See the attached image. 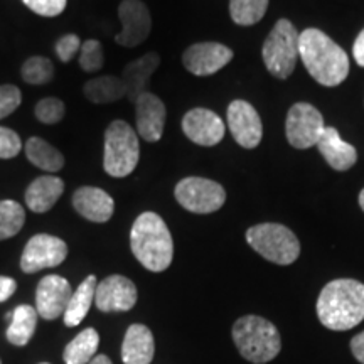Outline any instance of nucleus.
<instances>
[{"label": "nucleus", "mask_w": 364, "mask_h": 364, "mask_svg": "<svg viewBox=\"0 0 364 364\" xmlns=\"http://www.w3.org/2000/svg\"><path fill=\"white\" fill-rule=\"evenodd\" d=\"M247 241L255 252L277 265H290L300 255V243L294 231L277 223L252 226L247 231Z\"/></svg>", "instance_id": "nucleus-6"}, {"label": "nucleus", "mask_w": 364, "mask_h": 364, "mask_svg": "<svg viewBox=\"0 0 364 364\" xmlns=\"http://www.w3.org/2000/svg\"><path fill=\"white\" fill-rule=\"evenodd\" d=\"M21 75L26 83L46 85L54 78V66L51 59L43 56H33L22 65Z\"/></svg>", "instance_id": "nucleus-30"}, {"label": "nucleus", "mask_w": 364, "mask_h": 364, "mask_svg": "<svg viewBox=\"0 0 364 364\" xmlns=\"http://www.w3.org/2000/svg\"><path fill=\"white\" fill-rule=\"evenodd\" d=\"M136 113V132L145 142H159L164 135L166 127V105L154 93L140 95L135 102Z\"/></svg>", "instance_id": "nucleus-17"}, {"label": "nucleus", "mask_w": 364, "mask_h": 364, "mask_svg": "<svg viewBox=\"0 0 364 364\" xmlns=\"http://www.w3.org/2000/svg\"><path fill=\"white\" fill-rule=\"evenodd\" d=\"M73 206L78 215L93 223L110 221L115 211V201L112 196L107 191L93 188V186H83L76 189L73 194Z\"/></svg>", "instance_id": "nucleus-18"}, {"label": "nucleus", "mask_w": 364, "mask_h": 364, "mask_svg": "<svg viewBox=\"0 0 364 364\" xmlns=\"http://www.w3.org/2000/svg\"><path fill=\"white\" fill-rule=\"evenodd\" d=\"M140 157L139 135L124 120L112 122L105 130L103 169L112 177H127L135 171Z\"/></svg>", "instance_id": "nucleus-5"}, {"label": "nucleus", "mask_w": 364, "mask_h": 364, "mask_svg": "<svg viewBox=\"0 0 364 364\" xmlns=\"http://www.w3.org/2000/svg\"><path fill=\"white\" fill-rule=\"evenodd\" d=\"M359 206H361L364 211V189L361 191V194H359Z\"/></svg>", "instance_id": "nucleus-41"}, {"label": "nucleus", "mask_w": 364, "mask_h": 364, "mask_svg": "<svg viewBox=\"0 0 364 364\" xmlns=\"http://www.w3.org/2000/svg\"><path fill=\"white\" fill-rule=\"evenodd\" d=\"M233 341L241 356L255 364L270 363L282 349L279 329L260 316L240 317L233 326Z\"/></svg>", "instance_id": "nucleus-4"}, {"label": "nucleus", "mask_w": 364, "mask_h": 364, "mask_svg": "<svg viewBox=\"0 0 364 364\" xmlns=\"http://www.w3.org/2000/svg\"><path fill=\"white\" fill-rule=\"evenodd\" d=\"M233 59V51L220 43H198L182 54V65L194 76H211Z\"/></svg>", "instance_id": "nucleus-13"}, {"label": "nucleus", "mask_w": 364, "mask_h": 364, "mask_svg": "<svg viewBox=\"0 0 364 364\" xmlns=\"http://www.w3.org/2000/svg\"><path fill=\"white\" fill-rule=\"evenodd\" d=\"M353 56H354V59H356L358 65L364 68V29L359 33L356 41H354Z\"/></svg>", "instance_id": "nucleus-39"}, {"label": "nucleus", "mask_w": 364, "mask_h": 364, "mask_svg": "<svg viewBox=\"0 0 364 364\" xmlns=\"http://www.w3.org/2000/svg\"><path fill=\"white\" fill-rule=\"evenodd\" d=\"M41 364H49V363H41Z\"/></svg>", "instance_id": "nucleus-42"}, {"label": "nucleus", "mask_w": 364, "mask_h": 364, "mask_svg": "<svg viewBox=\"0 0 364 364\" xmlns=\"http://www.w3.org/2000/svg\"><path fill=\"white\" fill-rule=\"evenodd\" d=\"M299 56L317 83L338 86L348 78V54L322 31L311 27L300 33Z\"/></svg>", "instance_id": "nucleus-2"}, {"label": "nucleus", "mask_w": 364, "mask_h": 364, "mask_svg": "<svg viewBox=\"0 0 364 364\" xmlns=\"http://www.w3.org/2000/svg\"><path fill=\"white\" fill-rule=\"evenodd\" d=\"M324 129V117L311 103H295L289 110L285 134L292 147L309 149L317 145Z\"/></svg>", "instance_id": "nucleus-9"}, {"label": "nucleus", "mask_w": 364, "mask_h": 364, "mask_svg": "<svg viewBox=\"0 0 364 364\" xmlns=\"http://www.w3.org/2000/svg\"><path fill=\"white\" fill-rule=\"evenodd\" d=\"M73 295L70 282L59 275H48L39 282L36 290V311L46 321L65 316Z\"/></svg>", "instance_id": "nucleus-16"}, {"label": "nucleus", "mask_w": 364, "mask_h": 364, "mask_svg": "<svg viewBox=\"0 0 364 364\" xmlns=\"http://www.w3.org/2000/svg\"><path fill=\"white\" fill-rule=\"evenodd\" d=\"M22 150V140L16 132L0 127V159H14Z\"/></svg>", "instance_id": "nucleus-34"}, {"label": "nucleus", "mask_w": 364, "mask_h": 364, "mask_svg": "<svg viewBox=\"0 0 364 364\" xmlns=\"http://www.w3.org/2000/svg\"><path fill=\"white\" fill-rule=\"evenodd\" d=\"M26 156L31 164L48 172H58L65 166V157L56 147L39 136H31L26 142Z\"/></svg>", "instance_id": "nucleus-25"}, {"label": "nucleus", "mask_w": 364, "mask_h": 364, "mask_svg": "<svg viewBox=\"0 0 364 364\" xmlns=\"http://www.w3.org/2000/svg\"><path fill=\"white\" fill-rule=\"evenodd\" d=\"M317 317L331 331H349L364 321V284L353 279L332 280L317 299Z\"/></svg>", "instance_id": "nucleus-1"}, {"label": "nucleus", "mask_w": 364, "mask_h": 364, "mask_svg": "<svg viewBox=\"0 0 364 364\" xmlns=\"http://www.w3.org/2000/svg\"><path fill=\"white\" fill-rule=\"evenodd\" d=\"M100 336L93 327L81 331L65 348L63 359L66 364H90L98 351Z\"/></svg>", "instance_id": "nucleus-27"}, {"label": "nucleus", "mask_w": 364, "mask_h": 364, "mask_svg": "<svg viewBox=\"0 0 364 364\" xmlns=\"http://www.w3.org/2000/svg\"><path fill=\"white\" fill-rule=\"evenodd\" d=\"M22 2L38 16L56 17L66 9L68 0H22Z\"/></svg>", "instance_id": "nucleus-35"}, {"label": "nucleus", "mask_w": 364, "mask_h": 364, "mask_svg": "<svg viewBox=\"0 0 364 364\" xmlns=\"http://www.w3.org/2000/svg\"><path fill=\"white\" fill-rule=\"evenodd\" d=\"M268 0H231L230 14L238 26H253L267 14Z\"/></svg>", "instance_id": "nucleus-29"}, {"label": "nucleus", "mask_w": 364, "mask_h": 364, "mask_svg": "<svg viewBox=\"0 0 364 364\" xmlns=\"http://www.w3.org/2000/svg\"><path fill=\"white\" fill-rule=\"evenodd\" d=\"M161 66V56L157 53H147L125 66L122 73V83L125 86V97L130 103H135L140 95L147 91L150 76Z\"/></svg>", "instance_id": "nucleus-19"}, {"label": "nucleus", "mask_w": 364, "mask_h": 364, "mask_svg": "<svg viewBox=\"0 0 364 364\" xmlns=\"http://www.w3.org/2000/svg\"><path fill=\"white\" fill-rule=\"evenodd\" d=\"M98 280L95 275L86 277V279L81 282L78 289L75 290L70 299V304H68L66 312H65V324L66 327H76L83 322V318L88 314L91 304L95 300V292H97Z\"/></svg>", "instance_id": "nucleus-23"}, {"label": "nucleus", "mask_w": 364, "mask_h": 364, "mask_svg": "<svg viewBox=\"0 0 364 364\" xmlns=\"http://www.w3.org/2000/svg\"><path fill=\"white\" fill-rule=\"evenodd\" d=\"M17 289L16 280L11 277H0V302H6L14 295Z\"/></svg>", "instance_id": "nucleus-37"}, {"label": "nucleus", "mask_w": 364, "mask_h": 364, "mask_svg": "<svg viewBox=\"0 0 364 364\" xmlns=\"http://www.w3.org/2000/svg\"><path fill=\"white\" fill-rule=\"evenodd\" d=\"M65 193V182L58 176H41L26 191V204L34 213H48Z\"/></svg>", "instance_id": "nucleus-22"}, {"label": "nucleus", "mask_w": 364, "mask_h": 364, "mask_svg": "<svg viewBox=\"0 0 364 364\" xmlns=\"http://www.w3.org/2000/svg\"><path fill=\"white\" fill-rule=\"evenodd\" d=\"M90 364H112L110 358H107L105 354H98V356H95L93 359H91Z\"/></svg>", "instance_id": "nucleus-40"}, {"label": "nucleus", "mask_w": 364, "mask_h": 364, "mask_svg": "<svg viewBox=\"0 0 364 364\" xmlns=\"http://www.w3.org/2000/svg\"><path fill=\"white\" fill-rule=\"evenodd\" d=\"M68 257V245L53 235H36L27 241L21 257V268L24 273H36L44 268L61 265Z\"/></svg>", "instance_id": "nucleus-10"}, {"label": "nucleus", "mask_w": 364, "mask_h": 364, "mask_svg": "<svg viewBox=\"0 0 364 364\" xmlns=\"http://www.w3.org/2000/svg\"><path fill=\"white\" fill-rule=\"evenodd\" d=\"M136 287L124 275H110L100 282L95 304L102 312H127L136 304Z\"/></svg>", "instance_id": "nucleus-15"}, {"label": "nucleus", "mask_w": 364, "mask_h": 364, "mask_svg": "<svg viewBox=\"0 0 364 364\" xmlns=\"http://www.w3.org/2000/svg\"><path fill=\"white\" fill-rule=\"evenodd\" d=\"M182 132L191 142L213 147L225 139L226 125L218 113L208 108H193L182 118Z\"/></svg>", "instance_id": "nucleus-14"}, {"label": "nucleus", "mask_w": 364, "mask_h": 364, "mask_svg": "<svg viewBox=\"0 0 364 364\" xmlns=\"http://www.w3.org/2000/svg\"><path fill=\"white\" fill-rule=\"evenodd\" d=\"M176 199L182 208L196 215H209L226 201V191L221 184L204 177H186L176 186Z\"/></svg>", "instance_id": "nucleus-8"}, {"label": "nucleus", "mask_w": 364, "mask_h": 364, "mask_svg": "<svg viewBox=\"0 0 364 364\" xmlns=\"http://www.w3.org/2000/svg\"><path fill=\"white\" fill-rule=\"evenodd\" d=\"M83 93L91 103H113L125 97V86L122 83V78H118V76H98V78L86 81L83 86Z\"/></svg>", "instance_id": "nucleus-26"}, {"label": "nucleus", "mask_w": 364, "mask_h": 364, "mask_svg": "<svg viewBox=\"0 0 364 364\" xmlns=\"http://www.w3.org/2000/svg\"><path fill=\"white\" fill-rule=\"evenodd\" d=\"M228 127L236 144L243 149H255L262 142L263 125L257 110L245 100H235L228 107Z\"/></svg>", "instance_id": "nucleus-11"}, {"label": "nucleus", "mask_w": 364, "mask_h": 364, "mask_svg": "<svg viewBox=\"0 0 364 364\" xmlns=\"http://www.w3.org/2000/svg\"><path fill=\"white\" fill-rule=\"evenodd\" d=\"M105 56L103 48L98 41L88 39L81 44L80 49V66L86 73H97L103 68Z\"/></svg>", "instance_id": "nucleus-31"}, {"label": "nucleus", "mask_w": 364, "mask_h": 364, "mask_svg": "<svg viewBox=\"0 0 364 364\" xmlns=\"http://www.w3.org/2000/svg\"><path fill=\"white\" fill-rule=\"evenodd\" d=\"M351 351L359 363L364 364V331L351 339Z\"/></svg>", "instance_id": "nucleus-38"}, {"label": "nucleus", "mask_w": 364, "mask_h": 364, "mask_svg": "<svg viewBox=\"0 0 364 364\" xmlns=\"http://www.w3.org/2000/svg\"><path fill=\"white\" fill-rule=\"evenodd\" d=\"M38 311L31 306H19L12 312V321L7 329L9 343L22 348L33 339L36 326H38Z\"/></svg>", "instance_id": "nucleus-24"}, {"label": "nucleus", "mask_w": 364, "mask_h": 364, "mask_svg": "<svg viewBox=\"0 0 364 364\" xmlns=\"http://www.w3.org/2000/svg\"><path fill=\"white\" fill-rule=\"evenodd\" d=\"M65 103L59 98H44L38 102L34 108L36 118H38L41 124L46 125L59 124V122L63 120V117H65Z\"/></svg>", "instance_id": "nucleus-32"}, {"label": "nucleus", "mask_w": 364, "mask_h": 364, "mask_svg": "<svg viewBox=\"0 0 364 364\" xmlns=\"http://www.w3.org/2000/svg\"><path fill=\"white\" fill-rule=\"evenodd\" d=\"M81 41L76 34H66L63 38L58 39L56 43V54L61 63H70L73 58L78 54L81 49Z\"/></svg>", "instance_id": "nucleus-36"}, {"label": "nucleus", "mask_w": 364, "mask_h": 364, "mask_svg": "<svg viewBox=\"0 0 364 364\" xmlns=\"http://www.w3.org/2000/svg\"><path fill=\"white\" fill-rule=\"evenodd\" d=\"M130 248L135 258L150 272H164L174 257V241L166 221L147 211L136 218L130 231Z\"/></svg>", "instance_id": "nucleus-3"}, {"label": "nucleus", "mask_w": 364, "mask_h": 364, "mask_svg": "<svg viewBox=\"0 0 364 364\" xmlns=\"http://www.w3.org/2000/svg\"><path fill=\"white\" fill-rule=\"evenodd\" d=\"M118 17H120L122 33L115 36L117 44L124 48H135L142 44L149 38L152 29V19L150 12L142 0H124L118 7Z\"/></svg>", "instance_id": "nucleus-12"}, {"label": "nucleus", "mask_w": 364, "mask_h": 364, "mask_svg": "<svg viewBox=\"0 0 364 364\" xmlns=\"http://www.w3.org/2000/svg\"><path fill=\"white\" fill-rule=\"evenodd\" d=\"M317 149L332 169L339 172L351 169L358 161L356 149L351 144L344 142L341 139L339 132L332 129V127H326L324 132H322L321 139L317 142Z\"/></svg>", "instance_id": "nucleus-20"}, {"label": "nucleus", "mask_w": 364, "mask_h": 364, "mask_svg": "<svg viewBox=\"0 0 364 364\" xmlns=\"http://www.w3.org/2000/svg\"><path fill=\"white\" fill-rule=\"evenodd\" d=\"M0 364H2V361H0Z\"/></svg>", "instance_id": "nucleus-43"}, {"label": "nucleus", "mask_w": 364, "mask_h": 364, "mask_svg": "<svg viewBox=\"0 0 364 364\" xmlns=\"http://www.w3.org/2000/svg\"><path fill=\"white\" fill-rule=\"evenodd\" d=\"M300 34L289 19L277 21L263 44V63L275 78L287 80L292 75L299 58Z\"/></svg>", "instance_id": "nucleus-7"}, {"label": "nucleus", "mask_w": 364, "mask_h": 364, "mask_svg": "<svg viewBox=\"0 0 364 364\" xmlns=\"http://www.w3.org/2000/svg\"><path fill=\"white\" fill-rule=\"evenodd\" d=\"M156 353L152 331L144 324H132L122 344V361L125 364H150Z\"/></svg>", "instance_id": "nucleus-21"}, {"label": "nucleus", "mask_w": 364, "mask_h": 364, "mask_svg": "<svg viewBox=\"0 0 364 364\" xmlns=\"http://www.w3.org/2000/svg\"><path fill=\"white\" fill-rule=\"evenodd\" d=\"M26 223V211L12 199L0 201V241L12 238L22 230Z\"/></svg>", "instance_id": "nucleus-28"}, {"label": "nucleus", "mask_w": 364, "mask_h": 364, "mask_svg": "<svg viewBox=\"0 0 364 364\" xmlns=\"http://www.w3.org/2000/svg\"><path fill=\"white\" fill-rule=\"evenodd\" d=\"M22 102L21 90L14 85L0 86V120L11 115L19 108Z\"/></svg>", "instance_id": "nucleus-33"}]
</instances>
